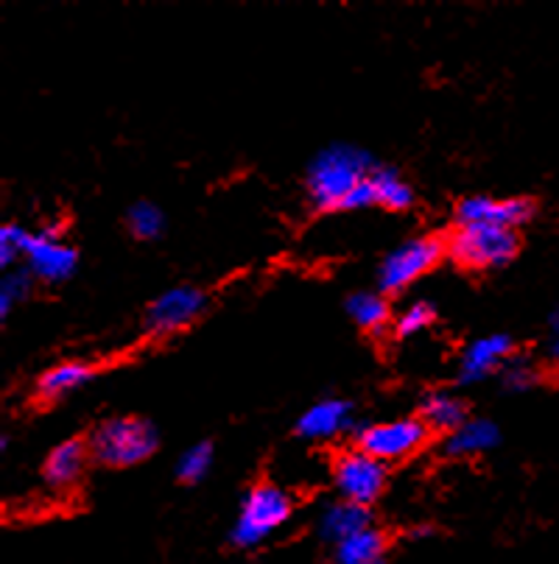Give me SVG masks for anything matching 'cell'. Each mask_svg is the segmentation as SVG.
Wrapping results in <instances>:
<instances>
[{
  "label": "cell",
  "mask_w": 559,
  "mask_h": 564,
  "mask_svg": "<svg viewBox=\"0 0 559 564\" xmlns=\"http://www.w3.org/2000/svg\"><path fill=\"white\" fill-rule=\"evenodd\" d=\"M378 163L369 151L350 143H333L319 151L305 171V191L322 213H342L358 187L375 174Z\"/></svg>",
  "instance_id": "6da1fadb"
},
{
  "label": "cell",
  "mask_w": 559,
  "mask_h": 564,
  "mask_svg": "<svg viewBox=\"0 0 559 564\" xmlns=\"http://www.w3.org/2000/svg\"><path fill=\"white\" fill-rule=\"evenodd\" d=\"M90 458L101 467L127 469L149 462L160 447L154 422L143 416H109L87 436Z\"/></svg>",
  "instance_id": "7a4b0ae2"
},
{
  "label": "cell",
  "mask_w": 559,
  "mask_h": 564,
  "mask_svg": "<svg viewBox=\"0 0 559 564\" xmlns=\"http://www.w3.org/2000/svg\"><path fill=\"white\" fill-rule=\"evenodd\" d=\"M294 514V498L277 484H255L241 498L238 514H235L229 542L241 551L258 547L269 540L271 534L283 529Z\"/></svg>",
  "instance_id": "3957f363"
},
{
  "label": "cell",
  "mask_w": 559,
  "mask_h": 564,
  "mask_svg": "<svg viewBox=\"0 0 559 564\" xmlns=\"http://www.w3.org/2000/svg\"><path fill=\"white\" fill-rule=\"evenodd\" d=\"M448 258L467 271L504 269L520 249L517 229L493 227V224H459L445 240Z\"/></svg>",
  "instance_id": "277c9868"
},
{
  "label": "cell",
  "mask_w": 559,
  "mask_h": 564,
  "mask_svg": "<svg viewBox=\"0 0 559 564\" xmlns=\"http://www.w3.org/2000/svg\"><path fill=\"white\" fill-rule=\"evenodd\" d=\"M448 258L445 240L437 235H415L397 243L378 265V291L384 296H397L409 291L417 280L437 269Z\"/></svg>",
  "instance_id": "5b68a950"
},
{
  "label": "cell",
  "mask_w": 559,
  "mask_h": 564,
  "mask_svg": "<svg viewBox=\"0 0 559 564\" xmlns=\"http://www.w3.org/2000/svg\"><path fill=\"white\" fill-rule=\"evenodd\" d=\"M428 438H431V431L420 416H400V420L358 427L355 447H362L364 453L389 467V464L406 462L409 456L420 453Z\"/></svg>",
  "instance_id": "8992f818"
},
{
  "label": "cell",
  "mask_w": 559,
  "mask_h": 564,
  "mask_svg": "<svg viewBox=\"0 0 559 564\" xmlns=\"http://www.w3.org/2000/svg\"><path fill=\"white\" fill-rule=\"evenodd\" d=\"M333 484L342 500L373 509L389 484V467L364 453L362 447H350L333 458Z\"/></svg>",
  "instance_id": "52a82bcc"
},
{
  "label": "cell",
  "mask_w": 559,
  "mask_h": 564,
  "mask_svg": "<svg viewBox=\"0 0 559 564\" xmlns=\"http://www.w3.org/2000/svg\"><path fill=\"white\" fill-rule=\"evenodd\" d=\"M23 265L40 282L60 285L71 280L78 265V252L60 235L56 227L25 229L23 240Z\"/></svg>",
  "instance_id": "ba28073f"
},
{
  "label": "cell",
  "mask_w": 559,
  "mask_h": 564,
  "mask_svg": "<svg viewBox=\"0 0 559 564\" xmlns=\"http://www.w3.org/2000/svg\"><path fill=\"white\" fill-rule=\"evenodd\" d=\"M207 311V294L196 285H174L163 291L149 305L143 318V327L149 336H171L182 327L193 325L202 313Z\"/></svg>",
  "instance_id": "9c48e42d"
},
{
  "label": "cell",
  "mask_w": 559,
  "mask_h": 564,
  "mask_svg": "<svg viewBox=\"0 0 559 564\" xmlns=\"http://www.w3.org/2000/svg\"><path fill=\"white\" fill-rule=\"evenodd\" d=\"M459 224H493V227L517 229L531 221L535 205L529 198H493V196H467L456 205Z\"/></svg>",
  "instance_id": "30bf717a"
},
{
  "label": "cell",
  "mask_w": 559,
  "mask_h": 564,
  "mask_svg": "<svg viewBox=\"0 0 559 564\" xmlns=\"http://www.w3.org/2000/svg\"><path fill=\"white\" fill-rule=\"evenodd\" d=\"M515 355V341L504 333H490V336L475 338L464 347L462 358H459V383L475 386L482 380L501 375L506 360Z\"/></svg>",
  "instance_id": "8fae6325"
},
{
  "label": "cell",
  "mask_w": 559,
  "mask_h": 564,
  "mask_svg": "<svg viewBox=\"0 0 559 564\" xmlns=\"http://www.w3.org/2000/svg\"><path fill=\"white\" fill-rule=\"evenodd\" d=\"M350 427H353V405L338 397H325L305 409V414L297 420L294 431L305 442H327L338 433H347Z\"/></svg>",
  "instance_id": "7c38bea8"
},
{
  "label": "cell",
  "mask_w": 559,
  "mask_h": 564,
  "mask_svg": "<svg viewBox=\"0 0 559 564\" xmlns=\"http://www.w3.org/2000/svg\"><path fill=\"white\" fill-rule=\"evenodd\" d=\"M87 462H93L87 438H65V442H60L43 462L45 487L54 489V492H65V489L76 487L82 475H85Z\"/></svg>",
  "instance_id": "4fadbf2b"
},
{
  "label": "cell",
  "mask_w": 559,
  "mask_h": 564,
  "mask_svg": "<svg viewBox=\"0 0 559 564\" xmlns=\"http://www.w3.org/2000/svg\"><path fill=\"white\" fill-rule=\"evenodd\" d=\"M373 509L358 503H350V500H333L322 509L316 520L319 536L327 542V545H338V542L350 540V536L362 534V531L373 529Z\"/></svg>",
  "instance_id": "5bb4252c"
},
{
  "label": "cell",
  "mask_w": 559,
  "mask_h": 564,
  "mask_svg": "<svg viewBox=\"0 0 559 564\" xmlns=\"http://www.w3.org/2000/svg\"><path fill=\"white\" fill-rule=\"evenodd\" d=\"M98 375V367L93 360H62L56 367L45 369L36 380V397L43 402H56L73 391L85 389Z\"/></svg>",
  "instance_id": "9a60e30c"
},
{
  "label": "cell",
  "mask_w": 559,
  "mask_h": 564,
  "mask_svg": "<svg viewBox=\"0 0 559 564\" xmlns=\"http://www.w3.org/2000/svg\"><path fill=\"white\" fill-rule=\"evenodd\" d=\"M501 442V431L493 420L487 416H470L462 427L445 436V453L453 458L482 456V453L493 451Z\"/></svg>",
  "instance_id": "2e32d148"
},
{
  "label": "cell",
  "mask_w": 559,
  "mask_h": 564,
  "mask_svg": "<svg viewBox=\"0 0 559 564\" xmlns=\"http://www.w3.org/2000/svg\"><path fill=\"white\" fill-rule=\"evenodd\" d=\"M420 420L426 422L431 433L451 436L456 427H462L470 420L467 402L459 394H451V391H431L420 402Z\"/></svg>",
  "instance_id": "e0dca14e"
},
{
  "label": "cell",
  "mask_w": 559,
  "mask_h": 564,
  "mask_svg": "<svg viewBox=\"0 0 559 564\" xmlns=\"http://www.w3.org/2000/svg\"><path fill=\"white\" fill-rule=\"evenodd\" d=\"M389 536L378 525L333 545V564H386Z\"/></svg>",
  "instance_id": "ac0fdd59"
},
{
  "label": "cell",
  "mask_w": 559,
  "mask_h": 564,
  "mask_svg": "<svg viewBox=\"0 0 559 564\" xmlns=\"http://www.w3.org/2000/svg\"><path fill=\"white\" fill-rule=\"evenodd\" d=\"M344 307H347L355 325L369 333V336H380L391 327L389 296H384L380 291H355V294L347 296Z\"/></svg>",
  "instance_id": "d6986e66"
},
{
  "label": "cell",
  "mask_w": 559,
  "mask_h": 564,
  "mask_svg": "<svg viewBox=\"0 0 559 564\" xmlns=\"http://www.w3.org/2000/svg\"><path fill=\"white\" fill-rule=\"evenodd\" d=\"M373 187H375V207H384L391 213H404L415 205V191H411L409 182L397 174L395 169H375L373 174Z\"/></svg>",
  "instance_id": "ffe728a7"
},
{
  "label": "cell",
  "mask_w": 559,
  "mask_h": 564,
  "mask_svg": "<svg viewBox=\"0 0 559 564\" xmlns=\"http://www.w3.org/2000/svg\"><path fill=\"white\" fill-rule=\"evenodd\" d=\"M36 276L31 274L25 265H18V269L3 271V280H0V318H7L20 302H25L31 296V289H34Z\"/></svg>",
  "instance_id": "44dd1931"
},
{
  "label": "cell",
  "mask_w": 559,
  "mask_h": 564,
  "mask_svg": "<svg viewBox=\"0 0 559 564\" xmlns=\"http://www.w3.org/2000/svg\"><path fill=\"white\" fill-rule=\"evenodd\" d=\"M127 227L138 240H157L165 229V216L154 202L140 198L127 210Z\"/></svg>",
  "instance_id": "7402d4cb"
},
{
  "label": "cell",
  "mask_w": 559,
  "mask_h": 564,
  "mask_svg": "<svg viewBox=\"0 0 559 564\" xmlns=\"http://www.w3.org/2000/svg\"><path fill=\"white\" fill-rule=\"evenodd\" d=\"M213 467V445L211 442H196L182 456L176 458V478L182 484H198Z\"/></svg>",
  "instance_id": "603a6c76"
},
{
  "label": "cell",
  "mask_w": 559,
  "mask_h": 564,
  "mask_svg": "<svg viewBox=\"0 0 559 564\" xmlns=\"http://www.w3.org/2000/svg\"><path fill=\"white\" fill-rule=\"evenodd\" d=\"M433 318H437V307H433L431 302H411V305L404 307L400 316L391 322V330H395L397 338H411L417 336V333L428 330V327L433 325Z\"/></svg>",
  "instance_id": "cb8c5ba5"
},
{
  "label": "cell",
  "mask_w": 559,
  "mask_h": 564,
  "mask_svg": "<svg viewBox=\"0 0 559 564\" xmlns=\"http://www.w3.org/2000/svg\"><path fill=\"white\" fill-rule=\"evenodd\" d=\"M498 378L501 386H504L509 394H524V391H531L540 383V372H537L535 364L526 358H517V355H512V358L506 360Z\"/></svg>",
  "instance_id": "d4e9b609"
},
{
  "label": "cell",
  "mask_w": 559,
  "mask_h": 564,
  "mask_svg": "<svg viewBox=\"0 0 559 564\" xmlns=\"http://www.w3.org/2000/svg\"><path fill=\"white\" fill-rule=\"evenodd\" d=\"M23 240H25V227L20 224H3L0 227V269H18V263H23Z\"/></svg>",
  "instance_id": "484cf974"
},
{
  "label": "cell",
  "mask_w": 559,
  "mask_h": 564,
  "mask_svg": "<svg viewBox=\"0 0 559 564\" xmlns=\"http://www.w3.org/2000/svg\"><path fill=\"white\" fill-rule=\"evenodd\" d=\"M546 355L551 364L559 367V307L548 316V344H546Z\"/></svg>",
  "instance_id": "4316f807"
},
{
  "label": "cell",
  "mask_w": 559,
  "mask_h": 564,
  "mask_svg": "<svg viewBox=\"0 0 559 564\" xmlns=\"http://www.w3.org/2000/svg\"><path fill=\"white\" fill-rule=\"evenodd\" d=\"M409 536L411 540H428V536H433V529H428V525L426 529H415Z\"/></svg>",
  "instance_id": "83f0119b"
}]
</instances>
